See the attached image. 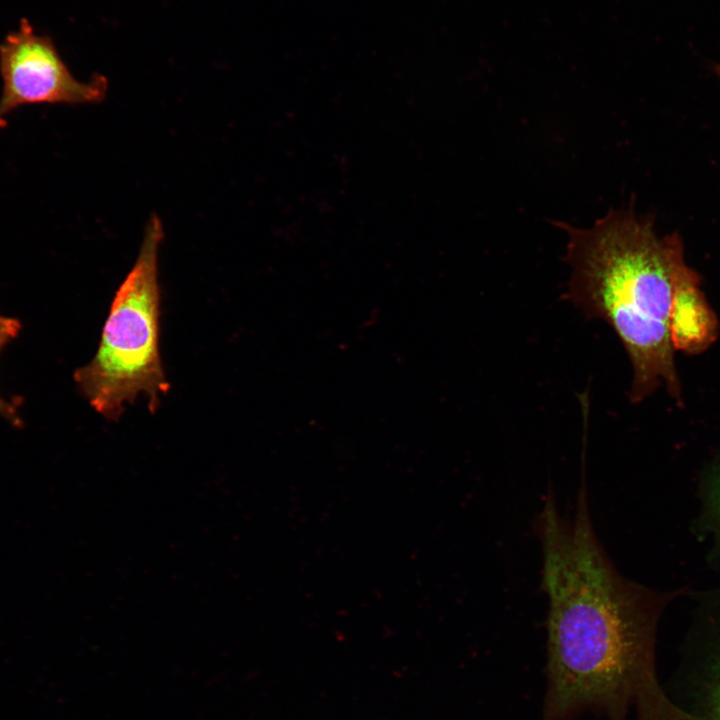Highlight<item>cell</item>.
<instances>
[{
  "label": "cell",
  "instance_id": "cell-9",
  "mask_svg": "<svg viewBox=\"0 0 720 720\" xmlns=\"http://www.w3.org/2000/svg\"><path fill=\"white\" fill-rule=\"evenodd\" d=\"M714 72H715V74L718 76V78L720 79V64H717V65L714 66Z\"/></svg>",
  "mask_w": 720,
  "mask_h": 720
},
{
  "label": "cell",
  "instance_id": "cell-7",
  "mask_svg": "<svg viewBox=\"0 0 720 720\" xmlns=\"http://www.w3.org/2000/svg\"><path fill=\"white\" fill-rule=\"evenodd\" d=\"M702 529L708 533L720 553V467L702 488Z\"/></svg>",
  "mask_w": 720,
  "mask_h": 720
},
{
  "label": "cell",
  "instance_id": "cell-6",
  "mask_svg": "<svg viewBox=\"0 0 720 720\" xmlns=\"http://www.w3.org/2000/svg\"><path fill=\"white\" fill-rule=\"evenodd\" d=\"M717 319L699 289V277L690 269L684 255L676 261L669 333L673 348L698 353L717 335Z\"/></svg>",
  "mask_w": 720,
  "mask_h": 720
},
{
  "label": "cell",
  "instance_id": "cell-1",
  "mask_svg": "<svg viewBox=\"0 0 720 720\" xmlns=\"http://www.w3.org/2000/svg\"><path fill=\"white\" fill-rule=\"evenodd\" d=\"M548 597L547 689L541 720L584 712L608 720H691L656 671L660 617L678 595L627 579L593 528L582 480L574 514H560L548 489L535 520Z\"/></svg>",
  "mask_w": 720,
  "mask_h": 720
},
{
  "label": "cell",
  "instance_id": "cell-5",
  "mask_svg": "<svg viewBox=\"0 0 720 720\" xmlns=\"http://www.w3.org/2000/svg\"><path fill=\"white\" fill-rule=\"evenodd\" d=\"M673 702L691 720H720V586L697 600L678 670Z\"/></svg>",
  "mask_w": 720,
  "mask_h": 720
},
{
  "label": "cell",
  "instance_id": "cell-8",
  "mask_svg": "<svg viewBox=\"0 0 720 720\" xmlns=\"http://www.w3.org/2000/svg\"><path fill=\"white\" fill-rule=\"evenodd\" d=\"M22 328L21 322L13 317L3 316L0 314V352L20 333ZM0 416L5 418L14 426H20L22 421L18 414V407L15 402H10L0 396Z\"/></svg>",
  "mask_w": 720,
  "mask_h": 720
},
{
  "label": "cell",
  "instance_id": "cell-2",
  "mask_svg": "<svg viewBox=\"0 0 720 720\" xmlns=\"http://www.w3.org/2000/svg\"><path fill=\"white\" fill-rule=\"evenodd\" d=\"M557 225L568 235V296L620 339L632 366L631 401L662 384L679 399L669 333L674 268L683 255L679 234L659 238L653 217L633 207L610 209L590 228Z\"/></svg>",
  "mask_w": 720,
  "mask_h": 720
},
{
  "label": "cell",
  "instance_id": "cell-3",
  "mask_svg": "<svg viewBox=\"0 0 720 720\" xmlns=\"http://www.w3.org/2000/svg\"><path fill=\"white\" fill-rule=\"evenodd\" d=\"M163 237L161 220L153 214L137 259L115 293L96 353L73 374L91 407L110 421L140 396L155 412L169 390L159 350L158 251Z\"/></svg>",
  "mask_w": 720,
  "mask_h": 720
},
{
  "label": "cell",
  "instance_id": "cell-4",
  "mask_svg": "<svg viewBox=\"0 0 720 720\" xmlns=\"http://www.w3.org/2000/svg\"><path fill=\"white\" fill-rule=\"evenodd\" d=\"M0 128L16 109L33 104H87L104 99L107 80L95 74L89 82L76 79L52 39L22 19L19 28L0 43Z\"/></svg>",
  "mask_w": 720,
  "mask_h": 720
}]
</instances>
